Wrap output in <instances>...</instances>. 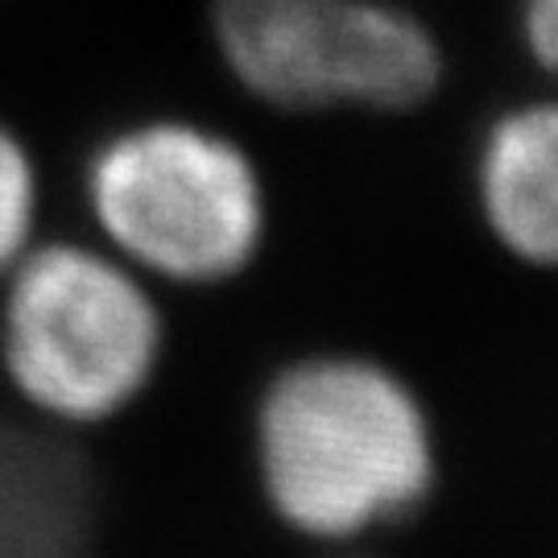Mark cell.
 <instances>
[{
  "label": "cell",
  "mask_w": 558,
  "mask_h": 558,
  "mask_svg": "<svg viewBox=\"0 0 558 558\" xmlns=\"http://www.w3.org/2000/svg\"><path fill=\"white\" fill-rule=\"evenodd\" d=\"M265 509L306 542L393 530L439 488V426L410 373L364 348H306L274 364L248 410Z\"/></svg>",
  "instance_id": "obj_1"
},
{
  "label": "cell",
  "mask_w": 558,
  "mask_h": 558,
  "mask_svg": "<svg viewBox=\"0 0 558 558\" xmlns=\"http://www.w3.org/2000/svg\"><path fill=\"white\" fill-rule=\"evenodd\" d=\"M92 240L158 290H223L257 269L274 236V195L257 154L191 112L108 124L80 166Z\"/></svg>",
  "instance_id": "obj_2"
},
{
  "label": "cell",
  "mask_w": 558,
  "mask_h": 558,
  "mask_svg": "<svg viewBox=\"0 0 558 558\" xmlns=\"http://www.w3.org/2000/svg\"><path fill=\"white\" fill-rule=\"evenodd\" d=\"M170 356V319L92 236H41L0 278V385L21 418L83 435L129 418Z\"/></svg>",
  "instance_id": "obj_3"
},
{
  "label": "cell",
  "mask_w": 558,
  "mask_h": 558,
  "mask_svg": "<svg viewBox=\"0 0 558 558\" xmlns=\"http://www.w3.org/2000/svg\"><path fill=\"white\" fill-rule=\"evenodd\" d=\"M207 29L236 92L286 117H410L447 80L414 0H207Z\"/></svg>",
  "instance_id": "obj_4"
},
{
  "label": "cell",
  "mask_w": 558,
  "mask_h": 558,
  "mask_svg": "<svg viewBox=\"0 0 558 558\" xmlns=\"http://www.w3.org/2000/svg\"><path fill=\"white\" fill-rule=\"evenodd\" d=\"M472 199L500 253L558 274V96L509 104L480 129Z\"/></svg>",
  "instance_id": "obj_5"
},
{
  "label": "cell",
  "mask_w": 558,
  "mask_h": 558,
  "mask_svg": "<svg viewBox=\"0 0 558 558\" xmlns=\"http://www.w3.org/2000/svg\"><path fill=\"white\" fill-rule=\"evenodd\" d=\"M96 484L71 435L0 418V558H87Z\"/></svg>",
  "instance_id": "obj_6"
},
{
  "label": "cell",
  "mask_w": 558,
  "mask_h": 558,
  "mask_svg": "<svg viewBox=\"0 0 558 558\" xmlns=\"http://www.w3.org/2000/svg\"><path fill=\"white\" fill-rule=\"evenodd\" d=\"M46 179L29 137L0 117V278L41 240Z\"/></svg>",
  "instance_id": "obj_7"
},
{
  "label": "cell",
  "mask_w": 558,
  "mask_h": 558,
  "mask_svg": "<svg viewBox=\"0 0 558 558\" xmlns=\"http://www.w3.org/2000/svg\"><path fill=\"white\" fill-rule=\"evenodd\" d=\"M518 29L525 54L558 80V0H521Z\"/></svg>",
  "instance_id": "obj_8"
},
{
  "label": "cell",
  "mask_w": 558,
  "mask_h": 558,
  "mask_svg": "<svg viewBox=\"0 0 558 558\" xmlns=\"http://www.w3.org/2000/svg\"><path fill=\"white\" fill-rule=\"evenodd\" d=\"M352 558H373V555H352Z\"/></svg>",
  "instance_id": "obj_9"
}]
</instances>
